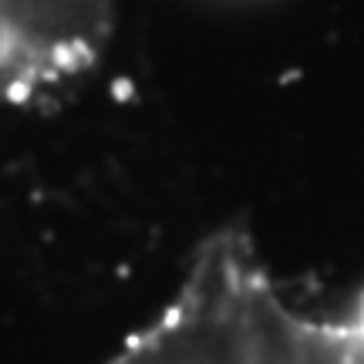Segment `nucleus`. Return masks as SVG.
Segmentation results:
<instances>
[{"instance_id": "f03ea898", "label": "nucleus", "mask_w": 364, "mask_h": 364, "mask_svg": "<svg viewBox=\"0 0 364 364\" xmlns=\"http://www.w3.org/2000/svg\"><path fill=\"white\" fill-rule=\"evenodd\" d=\"M307 364H364V297L344 317L314 321L307 331Z\"/></svg>"}, {"instance_id": "f257e3e1", "label": "nucleus", "mask_w": 364, "mask_h": 364, "mask_svg": "<svg viewBox=\"0 0 364 364\" xmlns=\"http://www.w3.org/2000/svg\"><path fill=\"white\" fill-rule=\"evenodd\" d=\"M105 364H307V317L230 230L196 250L176 297Z\"/></svg>"}]
</instances>
